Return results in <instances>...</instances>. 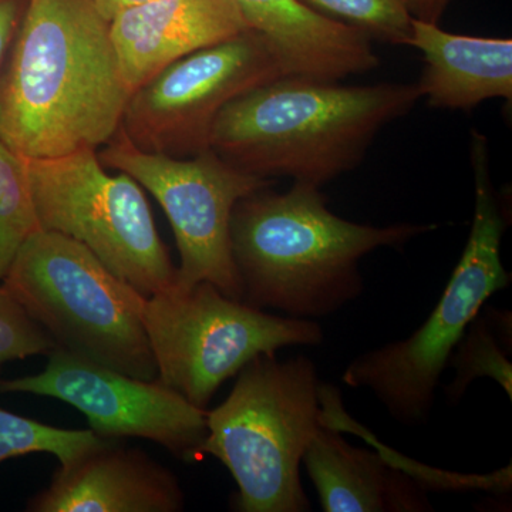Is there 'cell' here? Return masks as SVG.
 <instances>
[{
  "mask_svg": "<svg viewBox=\"0 0 512 512\" xmlns=\"http://www.w3.org/2000/svg\"><path fill=\"white\" fill-rule=\"evenodd\" d=\"M131 94L93 0H28L0 80V143L28 160L97 151Z\"/></svg>",
  "mask_w": 512,
  "mask_h": 512,
  "instance_id": "1",
  "label": "cell"
},
{
  "mask_svg": "<svg viewBox=\"0 0 512 512\" xmlns=\"http://www.w3.org/2000/svg\"><path fill=\"white\" fill-rule=\"evenodd\" d=\"M437 228L345 220L329 210L318 185L262 188L237 202L229 224L242 301L289 318H325L362 296L359 264L366 255L403 247Z\"/></svg>",
  "mask_w": 512,
  "mask_h": 512,
  "instance_id": "2",
  "label": "cell"
},
{
  "mask_svg": "<svg viewBox=\"0 0 512 512\" xmlns=\"http://www.w3.org/2000/svg\"><path fill=\"white\" fill-rule=\"evenodd\" d=\"M420 100L416 83L276 77L229 101L212 126L210 148L256 177L322 187L362 163L377 134Z\"/></svg>",
  "mask_w": 512,
  "mask_h": 512,
  "instance_id": "3",
  "label": "cell"
},
{
  "mask_svg": "<svg viewBox=\"0 0 512 512\" xmlns=\"http://www.w3.org/2000/svg\"><path fill=\"white\" fill-rule=\"evenodd\" d=\"M474 215L466 248L429 318L409 338L369 350L349 363L342 382L369 389L403 426L429 420L441 376L485 302L511 284L501 261L507 218L495 192L487 137L471 130Z\"/></svg>",
  "mask_w": 512,
  "mask_h": 512,
  "instance_id": "4",
  "label": "cell"
},
{
  "mask_svg": "<svg viewBox=\"0 0 512 512\" xmlns=\"http://www.w3.org/2000/svg\"><path fill=\"white\" fill-rule=\"evenodd\" d=\"M237 376L227 399L207 410L202 453L218 458L234 477L235 510H311L301 464L322 427L315 363L303 355H259Z\"/></svg>",
  "mask_w": 512,
  "mask_h": 512,
  "instance_id": "5",
  "label": "cell"
},
{
  "mask_svg": "<svg viewBox=\"0 0 512 512\" xmlns=\"http://www.w3.org/2000/svg\"><path fill=\"white\" fill-rule=\"evenodd\" d=\"M2 286L57 348L138 379H158L141 316L147 296L80 242L40 229L20 249Z\"/></svg>",
  "mask_w": 512,
  "mask_h": 512,
  "instance_id": "6",
  "label": "cell"
},
{
  "mask_svg": "<svg viewBox=\"0 0 512 512\" xmlns=\"http://www.w3.org/2000/svg\"><path fill=\"white\" fill-rule=\"evenodd\" d=\"M141 316L158 380L204 410L222 384L256 356L319 346L325 339L311 319L271 315L229 298L210 282L175 284L148 296Z\"/></svg>",
  "mask_w": 512,
  "mask_h": 512,
  "instance_id": "7",
  "label": "cell"
},
{
  "mask_svg": "<svg viewBox=\"0 0 512 512\" xmlns=\"http://www.w3.org/2000/svg\"><path fill=\"white\" fill-rule=\"evenodd\" d=\"M30 190L43 231L80 242L144 296L177 284L146 194L130 175H110L96 150L28 160Z\"/></svg>",
  "mask_w": 512,
  "mask_h": 512,
  "instance_id": "8",
  "label": "cell"
},
{
  "mask_svg": "<svg viewBox=\"0 0 512 512\" xmlns=\"http://www.w3.org/2000/svg\"><path fill=\"white\" fill-rule=\"evenodd\" d=\"M101 148L97 156L104 167L130 175L163 207L180 252L177 285L210 282L242 301L229 237L232 211L239 200L275 180L245 173L211 148L184 158L147 153L121 130Z\"/></svg>",
  "mask_w": 512,
  "mask_h": 512,
  "instance_id": "9",
  "label": "cell"
},
{
  "mask_svg": "<svg viewBox=\"0 0 512 512\" xmlns=\"http://www.w3.org/2000/svg\"><path fill=\"white\" fill-rule=\"evenodd\" d=\"M282 73L261 37L247 30L171 63L134 90L120 130L138 150L184 158L210 150L225 106Z\"/></svg>",
  "mask_w": 512,
  "mask_h": 512,
  "instance_id": "10",
  "label": "cell"
},
{
  "mask_svg": "<svg viewBox=\"0 0 512 512\" xmlns=\"http://www.w3.org/2000/svg\"><path fill=\"white\" fill-rule=\"evenodd\" d=\"M47 356L42 373L0 380V392L62 400L82 412L101 439L154 441L184 461L204 456L207 410L160 380L138 379L62 348Z\"/></svg>",
  "mask_w": 512,
  "mask_h": 512,
  "instance_id": "11",
  "label": "cell"
},
{
  "mask_svg": "<svg viewBox=\"0 0 512 512\" xmlns=\"http://www.w3.org/2000/svg\"><path fill=\"white\" fill-rule=\"evenodd\" d=\"M184 493L168 468L138 448L104 440L60 466L46 490L28 503L32 512H177Z\"/></svg>",
  "mask_w": 512,
  "mask_h": 512,
  "instance_id": "12",
  "label": "cell"
},
{
  "mask_svg": "<svg viewBox=\"0 0 512 512\" xmlns=\"http://www.w3.org/2000/svg\"><path fill=\"white\" fill-rule=\"evenodd\" d=\"M247 30L235 0H148L110 20L131 93L171 63Z\"/></svg>",
  "mask_w": 512,
  "mask_h": 512,
  "instance_id": "13",
  "label": "cell"
},
{
  "mask_svg": "<svg viewBox=\"0 0 512 512\" xmlns=\"http://www.w3.org/2000/svg\"><path fill=\"white\" fill-rule=\"evenodd\" d=\"M235 3L282 76L338 83L379 66V56L365 33L320 15L299 0Z\"/></svg>",
  "mask_w": 512,
  "mask_h": 512,
  "instance_id": "14",
  "label": "cell"
},
{
  "mask_svg": "<svg viewBox=\"0 0 512 512\" xmlns=\"http://www.w3.org/2000/svg\"><path fill=\"white\" fill-rule=\"evenodd\" d=\"M407 46L419 50L424 69L420 99L440 110H473L485 100H512V40L456 35L436 23L412 19Z\"/></svg>",
  "mask_w": 512,
  "mask_h": 512,
  "instance_id": "15",
  "label": "cell"
},
{
  "mask_svg": "<svg viewBox=\"0 0 512 512\" xmlns=\"http://www.w3.org/2000/svg\"><path fill=\"white\" fill-rule=\"evenodd\" d=\"M302 463L326 512L433 511L429 491L376 450L352 446L322 426Z\"/></svg>",
  "mask_w": 512,
  "mask_h": 512,
  "instance_id": "16",
  "label": "cell"
},
{
  "mask_svg": "<svg viewBox=\"0 0 512 512\" xmlns=\"http://www.w3.org/2000/svg\"><path fill=\"white\" fill-rule=\"evenodd\" d=\"M320 402V423L322 426L329 427L336 431H346V433L362 436L367 443L372 444L380 454L392 466L399 468L404 473L412 476L421 487L427 491H491L495 494H507L511 491V464L503 470L494 471L488 474H460L448 473V471L436 470L424 464L416 463L389 450L384 444L376 440V437L360 426L356 420H353L342 406V396L338 387L328 383H320L319 386Z\"/></svg>",
  "mask_w": 512,
  "mask_h": 512,
  "instance_id": "17",
  "label": "cell"
},
{
  "mask_svg": "<svg viewBox=\"0 0 512 512\" xmlns=\"http://www.w3.org/2000/svg\"><path fill=\"white\" fill-rule=\"evenodd\" d=\"M508 316V312L488 309L487 315L478 313L468 326L448 362L456 370L454 382L446 387L451 403L460 402L468 386L480 377L495 380L512 399V366L507 350L501 348L507 345V329H511Z\"/></svg>",
  "mask_w": 512,
  "mask_h": 512,
  "instance_id": "18",
  "label": "cell"
},
{
  "mask_svg": "<svg viewBox=\"0 0 512 512\" xmlns=\"http://www.w3.org/2000/svg\"><path fill=\"white\" fill-rule=\"evenodd\" d=\"M40 231L28 173V158L0 143V281L20 249Z\"/></svg>",
  "mask_w": 512,
  "mask_h": 512,
  "instance_id": "19",
  "label": "cell"
},
{
  "mask_svg": "<svg viewBox=\"0 0 512 512\" xmlns=\"http://www.w3.org/2000/svg\"><path fill=\"white\" fill-rule=\"evenodd\" d=\"M104 440L92 430H66L10 413L0 407V463L33 453H49L60 466L99 446Z\"/></svg>",
  "mask_w": 512,
  "mask_h": 512,
  "instance_id": "20",
  "label": "cell"
},
{
  "mask_svg": "<svg viewBox=\"0 0 512 512\" xmlns=\"http://www.w3.org/2000/svg\"><path fill=\"white\" fill-rule=\"evenodd\" d=\"M326 18L365 33L370 40L407 46L412 16L400 0H299Z\"/></svg>",
  "mask_w": 512,
  "mask_h": 512,
  "instance_id": "21",
  "label": "cell"
},
{
  "mask_svg": "<svg viewBox=\"0 0 512 512\" xmlns=\"http://www.w3.org/2000/svg\"><path fill=\"white\" fill-rule=\"evenodd\" d=\"M57 345L0 285V369L12 360L49 355Z\"/></svg>",
  "mask_w": 512,
  "mask_h": 512,
  "instance_id": "22",
  "label": "cell"
},
{
  "mask_svg": "<svg viewBox=\"0 0 512 512\" xmlns=\"http://www.w3.org/2000/svg\"><path fill=\"white\" fill-rule=\"evenodd\" d=\"M28 0H0V80Z\"/></svg>",
  "mask_w": 512,
  "mask_h": 512,
  "instance_id": "23",
  "label": "cell"
},
{
  "mask_svg": "<svg viewBox=\"0 0 512 512\" xmlns=\"http://www.w3.org/2000/svg\"><path fill=\"white\" fill-rule=\"evenodd\" d=\"M412 19L439 25L453 0H400Z\"/></svg>",
  "mask_w": 512,
  "mask_h": 512,
  "instance_id": "24",
  "label": "cell"
},
{
  "mask_svg": "<svg viewBox=\"0 0 512 512\" xmlns=\"http://www.w3.org/2000/svg\"><path fill=\"white\" fill-rule=\"evenodd\" d=\"M93 2L101 15L110 22L121 10L140 5V3L148 2V0H93Z\"/></svg>",
  "mask_w": 512,
  "mask_h": 512,
  "instance_id": "25",
  "label": "cell"
}]
</instances>
